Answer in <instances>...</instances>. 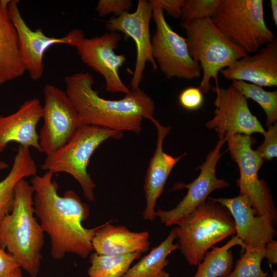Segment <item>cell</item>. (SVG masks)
<instances>
[{
    "label": "cell",
    "instance_id": "1",
    "mask_svg": "<svg viewBox=\"0 0 277 277\" xmlns=\"http://www.w3.org/2000/svg\"><path fill=\"white\" fill-rule=\"evenodd\" d=\"M54 173L46 171L31 180L34 189L33 208L43 231L50 240L52 259L60 260L67 253L87 258L93 250L92 240L96 227L85 228L82 222L90 214L88 205L73 190L58 195Z\"/></svg>",
    "mask_w": 277,
    "mask_h": 277
},
{
    "label": "cell",
    "instance_id": "2",
    "mask_svg": "<svg viewBox=\"0 0 277 277\" xmlns=\"http://www.w3.org/2000/svg\"><path fill=\"white\" fill-rule=\"evenodd\" d=\"M64 80L65 92L83 125L138 133L144 118L155 119L154 102L140 88L122 99L110 100L100 96L93 89V76L89 72L67 75Z\"/></svg>",
    "mask_w": 277,
    "mask_h": 277
},
{
    "label": "cell",
    "instance_id": "3",
    "mask_svg": "<svg viewBox=\"0 0 277 277\" xmlns=\"http://www.w3.org/2000/svg\"><path fill=\"white\" fill-rule=\"evenodd\" d=\"M34 189L25 179L15 188L12 211L0 221V248L14 255L21 268L37 277L42 258L44 232L33 208Z\"/></svg>",
    "mask_w": 277,
    "mask_h": 277
},
{
    "label": "cell",
    "instance_id": "4",
    "mask_svg": "<svg viewBox=\"0 0 277 277\" xmlns=\"http://www.w3.org/2000/svg\"><path fill=\"white\" fill-rule=\"evenodd\" d=\"M180 249L189 264L196 266L215 244L236 233L229 210L210 197L174 228Z\"/></svg>",
    "mask_w": 277,
    "mask_h": 277
},
{
    "label": "cell",
    "instance_id": "5",
    "mask_svg": "<svg viewBox=\"0 0 277 277\" xmlns=\"http://www.w3.org/2000/svg\"><path fill=\"white\" fill-rule=\"evenodd\" d=\"M185 30L189 54L201 68L199 88L203 93L211 89V79L217 85L219 73L248 54L229 41L210 18L181 23Z\"/></svg>",
    "mask_w": 277,
    "mask_h": 277
},
{
    "label": "cell",
    "instance_id": "6",
    "mask_svg": "<svg viewBox=\"0 0 277 277\" xmlns=\"http://www.w3.org/2000/svg\"><path fill=\"white\" fill-rule=\"evenodd\" d=\"M122 136L123 132L121 131L82 125L68 142L47 155L41 169L54 174H69L80 184L83 195L93 201L95 184L87 172L91 156L105 141L110 138L119 139Z\"/></svg>",
    "mask_w": 277,
    "mask_h": 277
},
{
    "label": "cell",
    "instance_id": "7",
    "mask_svg": "<svg viewBox=\"0 0 277 277\" xmlns=\"http://www.w3.org/2000/svg\"><path fill=\"white\" fill-rule=\"evenodd\" d=\"M211 19L229 41L248 54L275 38L266 24L263 0H221Z\"/></svg>",
    "mask_w": 277,
    "mask_h": 277
},
{
    "label": "cell",
    "instance_id": "8",
    "mask_svg": "<svg viewBox=\"0 0 277 277\" xmlns=\"http://www.w3.org/2000/svg\"><path fill=\"white\" fill-rule=\"evenodd\" d=\"M228 150L240 170L236 185L239 195L247 196L257 216H266L274 224L277 221V211L267 184L260 180L258 172L264 160L252 148L256 140L251 135L236 134L226 141Z\"/></svg>",
    "mask_w": 277,
    "mask_h": 277
},
{
    "label": "cell",
    "instance_id": "9",
    "mask_svg": "<svg viewBox=\"0 0 277 277\" xmlns=\"http://www.w3.org/2000/svg\"><path fill=\"white\" fill-rule=\"evenodd\" d=\"M152 6L155 25L151 38L152 52L157 67L168 78L191 80L200 77L201 68L190 56L186 38L171 28L160 7Z\"/></svg>",
    "mask_w": 277,
    "mask_h": 277
},
{
    "label": "cell",
    "instance_id": "10",
    "mask_svg": "<svg viewBox=\"0 0 277 277\" xmlns=\"http://www.w3.org/2000/svg\"><path fill=\"white\" fill-rule=\"evenodd\" d=\"M44 124L39 135L41 152L48 155L61 148L83 125L65 92L52 84L44 89Z\"/></svg>",
    "mask_w": 277,
    "mask_h": 277
},
{
    "label": "cell",
    "instance_id": "11",
    "mask_svg": "<svg viewBox=\"0 0 277 277\" xmlns=\"http://www.w3.org/2000/svg\"><path fill=\"white\" fill-rule=\"evenodd\" d=\"M212 89L216 93L214 116L205 125L214 130L219 139L227 141L236 134L264 133L265 130L251 112L247 99L241 92L231 85L226 88L216 85Z\"/></svg>",
    "mask_w": 277,
    "mask_h": 277
},
{
    "label": "cell",
    "instance_id": "12",
    "mask_svg": "<svg viewBox=\"0 0 277 277\" xmlns=\"http://www.w3.org/2000/svg\"><path fill=\"white\" fill-rule=\"evenodd\" d=\"M226 142L225 140H219L213 149L206 156L205 161L195 169L200 170V172L193 182L186 184L177 183L175 185L174 188L185 187L188 189L186 195L175 207L168 210L157 209L155 212L156 216L166 226H177L197 207L205 202L212 191L230 186L228 182L218 179L216 175L217 163L224 153L220 151Z\"/></svg>",
    "mask_w": 277,
    "mask_h": 277
},
{
    "label": "cell",
    "instance_id": "13",
    "mask_svg": "<svg viewBox=\"0 0 277 277\" xmlns=\"http://www.w3.org/2000/svg\"><path fill=\"white\" fill-rule=\"evenodd\" d=\"M18 0H10L8 11L10 17L16 29L21 54L30 78L38 81L44 71V56L52 46L66 44L74 48L76 43L84 37L83 31L73 29L63 36L51 37L46 35L41 28L32 30L22 17Z\"/></svg>",
    "mask_w": 277,
    "mask_h": 277
},
{
    "label": "cell",
    "instance_id": "14",
    "mask_svg": "<svg viewBox=\"0 0 277 277\" xmlns=\"http://www.w3.org/2000/svg\"><path fill=\"white\" fill-rule=\"evenodd\" d=\"M121 40L118 32H105L92 38L83 37L74 48L83 63L100 74L105 82V89L111 93L128 94L131 91L121 80L119 69L126 60L115 50Z\"/></svg>",
    "mask_w": 277,
    "mask_h": 277
},
{
    "label": "cell",
    "instance_id": "15",
    "mask_svg": "<svg viewBox=\"0 0 277 277\" xmlns=\"http://www.w3.org/2000/svg\"><path fill=\"white\" fill-rule=\"evenodd\" d=\"M152 11V6L149 1L139 0L134 12H127L118 16L111 17L105 24L107 30L122 32L127 37L131 38L135 44L136 62L129 88L131 91L140 88L147 63H151L154 71L157 68L152 56L150 34Z\"/></svg>",
    "mask_w": 277,
    "mask_h": 277
},
{
    "label": "cell",
    "instance_id": "16",
    "mask_svg": "<svg viewBox=\"0 0 277 277\" xmlns=\"http://www.w3.org/2000/svg\"><path fill=\"white\" fill-rule=\"evenodd\" d=\"M211 198L230 212L234 222L235 236L243 242L244 250L262 249L276 235L272 221L266 216L256 215L247 196Z\"/></svg>",
    "mask_w": 277,
    "mask_h": 277
},
{
    "label": "cell",
    "instance_id": "17",
    "mask_svg": "<svg viewBox=\"0 0 277 277\" xmlns=\"http://www.w3.org/2000/svg\"><path fill=\"white\" fill-rule=\"evenodd\" d=\"M220 72L232 81L248 82L262 87L276 86V39L263 46L254 55L248 54L235 61Z\"/></svg>",
    "mask_w": 277,
    "mask_h": 277
},
{
    "label": "cell",
    "instance_id": "18",
    "mask_svg": "<svg viewBox=\"0 0 277 277\" xmlns=\"http://www.w3.org/2000/svg\"><path fill=\"white\" fill-rule=\"evenodd\" d=\"M42 115L43 106L36 98L25 101L10 115H0V152L12 142L41 152L36 127Z\"/></svg>",
    "mask_w": 277,
    "mask_h": 277
},
{
    "label": "cell",
    "instance_id": "19",
    "mask_svg": "<svg viewBox=\"0 0 277 277\" xmlns=\"http://www.w3.org/2000/svg\"><path fill=\"white\" fill-rule=\"evenodd\" d=\"M157 131L156 149L146 172L144 189L146 207L143 218L152 221L156 217L155 208L157 199L162 193L165 183L174 166L186 153L173 157L163 150V143L169 133L171 126H164L155 118L152 121Z\"/></svg>",
    "mask_w": 277,
    "mask_h": 277
},
{
    "label": "cell",
    "instance_id": "20",
    "mask_svg": "<svg viewBox=\"0 0 277 277\" xmlns=\"http://www.w3.org/2000/svg\"><path fill=\"white\" fill-rule=\"evenodd\" d=\"M148 231L133 232L109 222L96 227L92 240L95 252L109 255L147 252L150 246Z\"/></svg>",
    "mask_w": 277,
    "mask_h": 277
},
{
    "label": "cell",
    "instance_id": "21",
    "mask_svg": "<svg viewBox=\"0 0 277 277\" xmlns=\"http://www.w3.org/2000/svg\"><path fill=\"white\" fill-rule=\"evenodd\" d=\"M10 0H0V86L26 72L16 29L10 17Z\"/></svg>",
    "mask_w": 277,
    "mask_h": 277
},
{
    "label": "cell",
    "instance_id": "22",
    "mask_svg": "<svg viewBox=\"0 0 277 277\" xmlns=\"http://www.w3.org/2000/svg\"><path fill=\"white\" fill-rule=\"evenodd\" d=\"M37 170V166L29 148L19 145L11 170L7 175L0 181V221L12 210L15 188L18 181L22 179L36 175Z\"/></svg>",
    "mask_w": 277,
    "mask_h": 277
},
{
    "label": "cell",
    "instance_id": "23",
    "mask_svg": "<svg viewBox=\"0 0 277 277\" xmlns=\"http://www.w3.org/2000/svg\"><path fill=\"white\" fill-rule=\"evenodd\" d=\"M175 238L174 228L164 241L130 267L122 277H169L164 268L169 263L167 257L180 248L178 243H173Z\"/></svg>",
    "mask_w": 277,
    "mask_h": 277
},
{
    "label": "cell",
    "instance_id": "24",
    "mask_svg": "<svg viewBox=\"0 0 277 277\" xmlns=\"http://www.w3.org/2000/svg\"><path fill=\"white\" fill-rule=\"evenodd\" d=\"M236 245L245 249L242 241L237 236L231 239L222 247L213 246L198 264L197 269L193 277H226L232 271L233 255L230 249Z\"/></svg>",
    "mask_w": 277,
    "mask_h": 277
},
{
    "label": "cell",
    "instance_id": "25",
    "mask_svg": "<svg viewBox=\"0 0 277 277\" xmlns=\"http://www.w3.org/2000/svg\"><path fill=\"white\" fill-rule=\"evenodd\" d=\"M140 251L124 255H109L92 253L88 277H122L131 264L142 255Z\"/></svg>",
    "mask_w": 277,
    "mask_h": 277
},
{
    "label": "cell",
    "instance_id": "26",
    "mask_svg": "<svg viewBox=\"0 0 277 277\" xmlns=\"http://www.w3.org/2000/svg\"><path fill=\"white\" fill-rule=\"evenodd\" d=\"M231 86L238 89L247 98L256 102L264 111L268 128L277 121V91H268L262 87L241 81H233Z\"/></svg>",
    "mask_w": 277,
    "mask_h": 277
},
{
    "label": "cell",
    "instance_id": "27",
    "mask_svg": "<svg viewBox=\"0 0 277 277\" xmlns=\"http://www.w3.org/2000/svg\"><path fill=\"white\" fill-rule=\"evenodd\" d=\"M243 250L233 270L226 277H267L268 272H264L261 266L265 258V248Z\"/></svg>",
    "mask_w": 277,
    "mask_h": 277
},
{
    "label": "cell",
    "instance_id": "28",
    "mask_svg": "<svg viewBox=\"0 0 277 277\" xmlns=\"http://www.w3.org/2000/svg\"><path fill=\"white\" fill-rule=\"evenodd\" d=\"M221 0H184L181 23L211 18Z\"/></svg>",
    "mask_w": 277,
    "mask_h": 277
},
{
    "label": "cell",
    "instance_id": "29",
    "mask_svg": "<svg viewBox=\"0 0 277 277\" xmlns=\"http://www.w3.org/2000/svg\"><path fill=\"white\" fill-rule=\"evenodd\" d=\"M263 134L264 141L255 150L256 153L265 161H271L277 156V124L274 123L267 128Z\"/></svg>",
    "mask_w": 277,
    "mask_h": 277
},
{
    "label": "cell",
    "instance_id": "30",
    "mask_svg": "<svg viewBox=\"0 0 277 277\" xmlns=\"http://www.w3.org/2000/svg\"><path fill=\"white\" fill-rule=\"evenodd\" d=\"M132 6L131 0H100L95 7V10L100 16L113 14L118 16L128 12Z\"/></svg>",
    "mask_w": 277,
    "mask_h": 277
},
{
    "label": "cell",
    "instance_id": "31",
    "mask_svg": "<svg viewBox=\"0 0 277 277\" xmlns=\"http://www.w3.org/2000/svg\"><path fill=\"white\" fill-rule=\"evenodd\" d=\"M179 100L184 108L188 110H195L202 106L204 97L199 87H190L184 89L180 93Z\"/></svg>",
    "mask_w": 277,
    "mask_h": 277
},
{
    "label": "cell",
    "instance_id": "32",
    "mask_svg": "<svg viewBox=\"0 0 277 277\" xmlns=\"http://www.w3.org/2000/svg\"><path fill=\"white\" fill-rule=\"evenodd\" d=\"M149 2L152 5L165 11L168 15L174 18L181 17L184 0H150Z\"/></svg>",
    "mask_w": 277,
    "mask_h": 277
},
{
    "label": "cell",
    "instance_id": "33",
    "mask_svg": "<svg viewBox=\"0 0 277 277\" xmlns=\"http://www.w3.org/2000/svg\"><path fill=\"white\" fill-rule=\"evenodd\" d=\"M18 267L20 266L14 255L0 248V277H9Z\"/></svg>",
    "mask_w": 277,
    "mask_h": 277
},
{
    "label": "cell",
    "instance_id": "34",
    "mask_svg": "<svg viewBox=\"0 0 277 277\" xmlns=\"http://www.w3.org/2000/svg\"><path fill=\"white\" fill-rule=\"evenodd\" d=\"M265 258L269 265L277 263V241L273 240L269 242L264 247Z\"/></svg>",
    "mask_w": 277,
    "mask_h": 277
},
{
    "label": "cell",
    "instance_id": "35",
    "mask_svg": "<svg viewBox=\"0 0 277 277\" xmlns=\"http://www.w3.org/2000/svg\"><path fill=\"white\" fill-rule=\"evenodd\" d=\"M270 4L272 11V19L275 26H277V1L270 0Z\"/></svg>",
    "mask_w": 277,
    "mask_h": 277
},
{
    "label": "cell",
    "instance_id": "36",
    "mask_svg": "<svg viewBox=\"0 0 277 277\" xmlns=\"http://www.w3.org/2000/svg\"><path fill=\"white\" fill-rule=\"evenodd\" d=\"M9 277H23L21 268H17L11 273Z\"/></svg>",
    "mask_w": 277,
    "mask_h": 277
},
{
    "label": "cell",
    "instance_id": "37",
    "mask_svg": "<svg viewBox=\"0 0 277 277\" xmlns=\"http://www.w3.org/2000/svg\"><path fill=\"white\" fill-rule=\"evenodd\" d=\"M8 167L9 166L7 163L0 160V171L5 169Z\"/></svg>",
    "mask_w": 277,
    "mask_h": 277
},
{
    "label": "cell",
    "instance_id": "38",
    "mask_svg": "<svg viewBox=\"0 0 277 277\" xmlns=\"http://www.w3.org/2000/svg\"><path fill=\"white\" fill-rule=\"evenodd\" d=\"M267 277H277V271L276 270L272 271V275L271 276H267Z\"/></svg>",
    "mask_w": 277,
    "mask_h": 277
},
{
    "label": "cell",
    "instance_id": "39",
    "mask_svg": "<svg viewBox=\"0 0 277 277\" xmlns=\"http://www.w3.org/2000/svg\"><path fill=\"white\" fill-rule=\"evenodd\" d=\"M67 277H70V276H67Z\"/></svg>",
    "mask_w": 277,
    "mask_h": 277
}]
</instances>
